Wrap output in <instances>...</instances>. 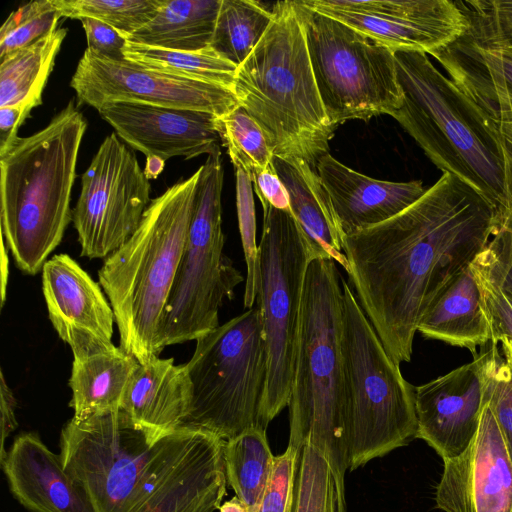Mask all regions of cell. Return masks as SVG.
<instances>
[{"label": "cell", "instance_id": "cell-3", "mask_svg": "<svg viewBox=\"0 0 512 512\" xmlns=\"http://www.w3.org/2000/svg\"><path fill=\"white\" fill-rule=\"evenodd\" d=\"M342 276L336 262L313 259L307 270L289 408V444L309 442L329 460L338 512H346L349 469L345 419Z\"/></svg>", "mask_w": 512, "mask_h": 512}, {"label": "cell", "instance_id": "cell-34", "mask_svg": "<svg viewBox=\"0 0 512 512\" xmlns=\"http://www.w3.org/2000/svg\"><path fill=\"white\" fill-rule=\"evenodd\" d=\"M290 512H338L337 488L329 460L309 442L300 450Z\"/></svg>", "mask_w": 512, "mask_h": 512}, {"label": "cell", "instance_id": "cell-4", "mask_svg": "<svg viewBox=\"0 0 512 512\" xmlns=\"http://www.w3.org/2000/svg\"><path fill=\"white\" fill-rule=\"evenodd\" d=\"M271 10L269 28L237 68L233 92L275 157L315 169L336 127L318 92L296 1L276 2Z\"/></svg>", "mask_w": 512, "mask_h": 512}, {"label": "cell", "instance_id": "cell-30", "mask_svg": "<svg viewBox=\"0 0 512 512\" xmlns=\"http://www.w3.org/2000/svg\"><path fill=\"white\" fill-rule=\"evenodd\" d=\"M272 18V10L258 1L221 0L210 47L238 67L262 39Z\"/></svg>", "mask_w": 512, "mask_h": 512}, {"label": "cell", "instance_id": "cell-36", "mask_svg": "<svg viewBox=\"0 0 512 512\" xmlns=\"http://www.w3.org/2000/svg\"><path fill=\"white\" fill-rule=\"evenodd\" d=\"M468 20L461 37L483 48H512V0L457 1Z\"/></svg>", "mask_w": 512, "mask_h": 512}, {"label": "cell", "instance_id": "cell-6", "mask_svg": "<svg viewBox=\"0 0 512 512\" xmlns=\"http://www.w3.org/2000/svg\"><path fill=\"white\" fill-rule=\"evenodd\" d=\"M199 176L198 168L152 199L135 232L98 271L115 315L119 347L141 364L164 349L162 314L185 246Z\"/></svg>", "mask_w": 512, "mask_h": 512}, {"label": "cell", "instance_id": "cell-46", "mask_svg": "<svg viewBox=\"0 0 512 512\" xmlns=\"http://www.w3.org/2000/svg\"><path fill=\"white\" fill-rule=\"evenodd\" d=\"M0 394H1V445H0V462L6 456L5 440L16 429L17 420L15 409L17 406L16 399L12 390L5 381L4 374L1 371L0 380Z\"/></svg>", "mask_w": 512, "mask_h": 512}, {"label": "cell", "instance_id": "cell-27", "mask_svg": "<svg viewBox=\"0 0 512 512\" xmlns=\"http://www.w3.org/2000/svg\"><path fill=\"white\" fill-rule=\"evenodd\" d=\"M66 34V28H57L0 58V107L41 105L42 92Z\"/></svg>", "mask_w": 512, "mask_h": 512}, {"label": "cell", "instance_id": "cell-28", "mask_svg": "<svg viewBox=\"0 0 512 512\" xmlns=\"http://www.w3.org/2000/svg\"><path fill=\"white\" fill-rule=\"evenodd\" d=\"M275 457L267 440L266 429L259 426L225 442L227 482L248 512H260L272 478Z\"/></svg>", "mask_w": 512, "mask_h": 512}, {"label": "cell", "instance_id": "cell-37", "mask_svg": "<svg viewBox=\"0 0 512 512\" xmlns=\"http://www.w3.org/2000/svg\"><path fill=\"white\" fill-rule=\"evenodd\" d=\"M62 17L54 0L30 1L13 11L0 29V58L58 28Z\"/></svg>", "mask_w": 512, "mask_h": 512}, {"label": "cell", "instance_id": "cell-40", "mask_svg": "<svg viewBox=\"0 0 512 512\" xmlns=\"http://www.w3.org/2000/svg\"><path fill=\"white\" fill-rule=\"evenodd\" d=\"M471 265L512 299L511 233L495 232Z\"/></svg>", "mask_w": 512, "mask_h": 512}, {"label": "cell", "instance_id": "cell-21", "mask_svg": "<svg viewBox=\"0 0 512 512\" xmlns=\"http://www.w3.org/2000/svg\"><path fill=\"white\" fill-rule=\"evenodd\" d=\"M13 496L31 512H95L85 491L36 433L20 434L0 462Z\"/></svg>", "mask_w": 512, "mask_h": 512}, {"label": "cell", "instance_id": "cell-25", "mask_svg": "<svg viewBox=\"0 0 512 512\" xmlns=\"http://www.w3.org/2000/svg\"><path fill=\"white\" fill-rule=\"evenodd\" d=\"M139 365L120 347L73 358L69 386L74 418L120 410L128 382Z\"/></svg>", "mask_w": 512, "mask_h": 512}, {"label": "cell", "instance_id": "cell-22", "mask_svg": "<svg viewBox=\"0 0 512 512\" xmlns=\"http://www.w3.org/2000/svg\"><path fill=\"white\" fill-rule=\"evenodd\" d=\"M192 387L186 364L159 356L139 363L126 387L121 410L154 443L182 426Z\"/></svg>", "mask_w": 512, "mask_h": 512}, {"label": "cell", "instance_id": "cell-49", "mask_svg": "<svg viewBox=\"0 0 512 512\" xmlns=\"http://www.w3.org/2000/svg\"><path fill=\"white\" fill-rule=\"evenodd\" d=\"M220 512H248L243 503L235 496L231 500L224 502L220 508Z\"/></svg>", "mask_w": 512, "mask_h": 512}, {"label": "cell", "instance_id": "cell-42", "mask_svg": "<svg viewBox=\"0 0 512 512\" xmlns=\"http://www.w3.org/2000/svg\"><path fill=\"white\" fill-rule=\"evenodd\" d=\"M477 280L484 312L487 316L491 343L498 345L505 337H512V299L471 265Z\"/></svg>", "mask_w": 512, "mask_h": 512}, {"label": "cell", "instance_id": "cell-5", "mask_svg": "<svg viewBox=\"0 0 512 512\" xmlns=\"http://www.w3.org/2000/svg\"><path fill=\"white\" fill-rule=\"evenodd\" d=\"M87 121L70 101L0 155L1 233L24 273L42 270L72 221L71 192Z\"/></svg>", "mask_w": 512, "mask_h": 512}, {"label": "cell", "instance_id": "cell-13", "mask_svg": "<svg viewBox=\"0 0 512 512\" xmlns=\"http://www.w3.org/2000/svg\"><path fill=\"white\" fill-rule=\"evenodd\" d=\"M150 191L133 149L115 132L109 134L82 174L72 210L81 255L105 259L120 248L137 229Z\"/></svg>", "mask_w": 512, "mask_h": 512}, {"label": "cell", "instance_id": "cell-14", "mask_svg": "<svg viewBox=\"0 0 512 512\" xmlns=\"http://www.w3.org/2000/svg\"><path fill=\"white\" fill-rule=\"evenodd\" d=\"M70 86L79 103L96 110L112 101L190 109L221 117L239 105L234 92L202 81L147 69L127 59L113 60L86 48Z\"/></svg>", "mask_w": 512, "mask_h": 512}, {"label": "cell", "instance_id": "cell-16", "mask_svg": "<svg viewBox=\"0 0 512 512\" xmlns=\"http://www.w3.org/2000/svg\"><path fill=\"white\" fill-rule=\"evenodd\" d=\"M443 462L436 487L437 508L445 512H512V462L486 404L467 449Z\"/></svg>", "mask_w": 512, "mask_h": 512}, {"label": "cell", "instance_id": "cell-18", "mask_svg": "<svg viewBox=\"0 0 512 512\" xmlns=\"http://www.w3.org/2000/svg\"><path fill=\"white\" fill-rule=\"evenodd\" d=\"M487 359L488 350L415 387L416 438L424 440L443 460L462 454L478 431Z\"/></svg>", "mask_w": 512, "mask_h": 512}, {"label": "cell", "instance_id": "cell-26", "mask_svg": "<svg viewBox=\"0 0 512 512\" xmlns=\"http://www.w3.org/2000/svg\"><path fill=\"white\" fill-rule=\"evenodd\" d=\"M221 0H164L155 17L125 39L163 49L210 47Z\"/></svg>", "mask_w": 512, "mask_h": 512}, {"label": "cell", "instance_id": "cell-7", "mask_svg": "<svg viewBox=\"0 0 512 512\" xmlns=\"http://www.w3.org/2000/svg\"><path fill=\"white\" fill-rule=\"evenodd\" d=\"M394 56L402 103L392 117L438 169L474 188L497 212L506 198L503 159L483 111L426 53Z\"/></svg>", "mask_w": 512, "mask_h": 512}, {"label": "cell", "instance_id": "cell-45", "mask_svg": "<svg viewBox=\"0 0 512 512\" xmlns=\"http://www.w3.org/2000/svg\"><path fill=\"white\" fill-rule=\"evenodd\" d=\"M33 108L25 104L0 107V155L18 139V130Z\"/></svg>", "mask_w": 512, "mask_h": 512}, {"label": "cell", "instance_id": "cell-33", "mask_svg": "<svg viewBox=\"0 0 512 512\" xmlns=\"http://www.w3.org/2000/svg\"><path fill=\"white\" fill-rule=\"evenodd\" d=\"M472 101L486 116L503 159L506 198L503 207L493 213V234H512V101L502 87L494 84L479 86Z\"/></svg>", "mask_w": 512, "mask_h": 512}, {"label": "cell", "instance_id": "cell-12", "mask_svg": "<svg viewBox=\"0 0 512 512\" xmlns=\"http://www.w3.org/2000/svg\"><path fill=\"white\" fill-rule=\"evenodd\" d=\"M257 306L263 320L268 372L259 426L288 406L297 350L305 279L313 256L290 211L263 208Z\"/></svg>", "mask_w": 512, "mask_h": 512}, {"label": "cell", "instance_id": "cell-47", "mask_svg": "<svg viewBox=\"0 0 512 512\" xmlns=\"http://www.w3.org/2000/svg\"><path fill=\"white\" fill-rule=\"evenodd\" d=\"M2 249H1V307H3L4 302L6 300V289L8 284V274H9V258H8V248L4 239L2 238Z\"/></svg>", "mask_w": 512, "mask_h": 512}, {"label": "cell", "instance_id": "cell-43", "mask_svg": "<svg viewBox=\"0 0 512 512\" xmlns=\"http://www.w3.org/2000/svg\"><path fill=\"white\" fill-rule=\"evenodd\" d=\"M87 39V48L113 60L125 59L123 49L126 44L121 34L108 24L89 17L79 19Z\"/></svg>", "mask_w": 512, "mask_h": 512}, {"label": "cell", "instance_id": "cell-2", "mask_svg": "<svg viewBox=\"0 0 512 512\" xmlns=\"http://www.w3.org/2000/svg\"><path fill=\"white\" fill-rule=\"evenodd\" d=\"M225 442L181 426L150 443L120 409L72 417L60 456L95 512H214L226 493Z\"/></svg>", "mask_w": 512, "mask_h": 512}, {"label": "cell", "instance_id": "cell-20", "mask_svg": "<svg viewBox=\"0 0 512 512\" xmlns=\"http://www.w3.org/2000/svg\"><path fill=\"white\" fill-rule=\"evenodd\" d=\"M315 169L330 196L343 237L396 216L428 189L421 180L373 179L345 166L329 153L318 160Z\"/></svg>", "mask_w": 512, "mask_h": 512}, {"label": "cell", "instance_id": "cell-10", "mask_svg": "<svg viewBox=\"0 0 512 512\" xmlns=\"http://www.w3.org/2000/svg\"><path fill=\"white\" fill-rule=\"evenodd\" d=\"M200 176L180 263L161 320L164 347L190 340L219 326V310L244 280L224 254L221 151L208 155Z\"/></svg>", "mask_w": 512, "mask_h": 512}, {"label": "cell", "instance_id": "cell-9", "mask_svg": "<svg viewBox=\"0 0 512 512\" xmlns=\"http://www.w3.org/2000/svg\"><path fill=\"white\" fill-rule=\"evenodd\" d=\"M195 341L186 363L192 396L182 426L224 441L259 426L268 372L260 308L247 309Z\"/></svg>", "mask_w": 512, "mask_h": 512}, {"label": "cell", "instance_id": "cell-11", "mask_svg": "<svg viewBox=\"0 0 512 512\" xmlns=\"http://www.w3.org/2000/svg\"><path fill=\"white\" fill-rule=\"evenodd\" d=\"M318 92L330 123L393 115L402 103L394 52L296 1Z\"/></svg>", "mask_w": 512, "mask_h": 512}, {"label": "cell", "instance_id": "cell-48", "mask_svg": "<svg viewBox=\"0 0 512 512\" xmlns=\"http://www.w3.org/2000/svg\"><path fill=\"white\" fill-rule=\"evenodd\" d=\"M146 159V165L144 168L145 175L149 180L157 178L164 168L165 161L155 156L148 157Z\"/></svg>", "mask_w": 512, "mask_h": 512}, {"label": "cell", "instance_id": "cell-24", "mask_svg": "<svg viewBox=\"0 0 512 512\" xmlns=\"http://www.w3.org/2000/svg\"><path fill=\"white\" fill-rule=\"evenodd\" d=\"M417 332L474 354L478 346L491 342L489 322L471 265L428 307Z\"/></svg>", "mask_w": 512, "mask_h": 512}, {"label": "cell", "instance_id": "cell-39", "mask_svg": "<svg viewBox=\"0 0 512 512\" xmlns=\"http://www.w3.org/2000/svg\"><path fill=\"white\" fill-rule=\"evenodd\" d=\"M484 404L497 422L512 462V366L501 357L496 344L488 349Z\"/></svg>", "mask_w": 512, "mask_h": 512}, {"label": "cell", "instance_id": "cell-38", "mask_svg": "<svg viewBox=\"0 0 512 512\" xmlns=\"http://www.w3.org/2000/svg\"><path fill=\"white\" fill-rule=\"evenodd\" d=\"M235 173L238 225L247 269L244 306L250 309L257 300L260 283L259 250L256 241V214L252 188L253 182L249 175L242 169H235Z\"/></svg>", "mask_w": 512, "mask_h": 512}, {"label": "cell", "instance_id": "cell-32", "mask_svg": "<svg viewBox=\"0 0 512 512\" xmlns=\"http://www.w3.org/2000/svg\"><path fill=\"white\" fill-rule=\"evenodd\" d=\"M217 131L234 168L242 169L252 181L273 164L275 156L262 128L242 106L218 117Z\"/></svg>", "mask_w": 512, "mask_h": 512}, {"label": "cell", "instance_id": "cell-17", "mask_svg": "<svg viewBox=\"0 0 512 512\" xmlns=\"http://www.w3.org/2000/svg\"><path fill=\"white\" fill-rule=\"evenodd\" d=\"M41 272L49 319L73 358L114 349L115 315L100 284L67 254L48 259Z\"/></svg>", "mask_w": 512, "mask_h": 512}, {"label": "cell", "instance_id": "cell-50", "mask_svg": "<svg viewBox=\"0 0 512 512\" xmlns=\"http://www.w3.org/2000/svg\"><path fill=\"white\" fill-rule=\"evenodd\" d=\"M504 359L512 366V337H505L501 340Z\"/></svg>", "mask_w": 512, "mask_h": 512}, {"label": "cell", "instance_id": "cell-29", "mask_svg": "<svg viewBox=\"0 0 512 512\" xmlns=\"http://www.w3.org/2000/svg\"><path fill=\"white\" fill-rule=\"evenodd\" d=\"M124 58L168 75L219 85L233 91L237 66L211 47L198 51L163 49L126 40Z\"/></svg>", "mask_w": 512, "mask_h": 512}, {"label": "cell", "instance_id": "cell-23", "mask_svg": "<svg viewBox=\"0 0 512 512\" xmlns=\"http://www.w3.org/2000/svg\"><path fill=\"white\" fill-rule=\"evenodd\" d=\"M274 166L287 189L291 213L308 242L313 259H331L347 272L343 235L316 169L301 160L278 157H274Z\"/></svg>", "mask_w": 512, "mask_h": 512}, {"label": "cell", "instance_id": "cell-1", "mask_svg": "<svg viewBox=\"0 0 512 512\" xmlns=\"http://www.w3.org/2000/svg\"><path fill=\"white\" fill-rule=\"evenodd\" d=\"M494 231L491 204L450 173L396 216L343 237L350 281L383 346L411 360L418 323Z\"/></svg>", "mask_w": 512, "mask_h": 512}, {"label": "cell", "instance_id": "cell-31", "mask_svg": "<svg viewBox=\"0 0 512 512\" xmlns=\"http://www.w3.org/2000/svg\"><path fill=\"white\" fill-rule=\"evenodd\" d=\"M432 56L449 78L498 85L512 101V48H483L460 38Z\"/></svg>", "mask_w": 512, "mask_h": 512}, {"label": "cell", "instance_id": "cell-19", "mask_svg": "<svg viewBox=\"0 0 512 512\" xmlns=\"http://www.w3.org/2000/svg\"><path fill=\"white\" fill-rule=\"evenodd\" d=\"M97 111L129 147L146 158L188 160L220 150L218 116L209 112L130 101L107 102Z\"/></svg>", "mask_w": 512, "mask_h": 512}, {"label": "cell", "instance_id": "cell-41", "mask_svg": "<svg viewBox=\"0 0 512 512\" xmlns=\"http://www.w3.org/2000/svg\"><path fill=\"white\" fill-rule=\"evenodd\" d=\"M299 455L297 448L288 445L283 454L275 457L272 478L260 512H290Z\"/></svg>", "mask_w": 512, "mask_h": 512}, {"label": "cell", "instance_id": "cell-44", "mask_svg": "<svg viewBox=\"0 0 512 512\" xmlns=\"http://www.w3.org/2000/svg\"><path fill=\"white\" fill-rule=\"evenodd\" d=\"M253 188L262 207L290 211L289 195L273 164L258 173L253 179Z\"/></svg>", "mask_w": 512, "mask_h": 512}, {"label": "cell", "instance_id": "cell-15", "mask_svg": "<svg viewBox=\"0 0 512 512\" xmlns=\"http://www.w3.org/2000/svg\"><path fill=\"white\" fill-rule=\"evenodd\" d=\"M396 51L434 54L459 40L468 20L449 0H302Z\"/></svg>", "mask_w": 512, "mask_h": 512}, {"label": "cell", "instance_id": "cell-8", "mask_svg": "<svg viewBox=\"0 0 512 512\" xmlns=\"http://www.w3.org/2000/svg\"><path fill=\"white\" fill-rule=\"evenodd\" d=\"M345 419L349 470L417 434L415 387L405 380L342 277Z\"/></svg>", "mask_w": 512, "mask_h": 512}, {"label": "cell", "instance_id": "cell-35", "mask_svg": "<svg viewBox=\"0 0 512 512\" xmlns=\"http://www.w3.org/2000/svg\"><path fill=\"white\" fill-rule=\"evenodd\" d=\"M164 0H54L62 17L100 20L125 39L150 22Z\"/></svg>", "mask_w": 512, "mask_h": 512}]
</instances>
